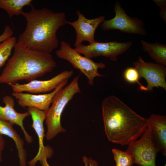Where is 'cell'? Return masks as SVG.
I'll return each mask as SVG.
<instances>
[{
    "label": "cell",
    "instance_id": "obj_1",
    "mask_svg": "<svg viewBox=\"0 0 166 166\" xmlns=\"http://www.w3.org/2000/svg\"><path fill=\"white\" fill-rule=\"evenodd\" d=\"M30 6V11H22L21 13L27 24L16 44L29 50L51 54L58 45L57 30L67 24L65 14L63 12H53L45 8L38 10L32 4Z\"/></svg>",
    "mask_w": 166,
    "mask_h": 166
},
{
    "label": "cell",
    "instance_id": "obj_2",
    "mask_svg": "<svg viewBox=\"0 0 166 166\" xmlns=\"http://www.w3.org/2000/svg\"><path fill=\"white\" fill-rule=\"evenodd\" d=\"M102 111L105 132L112 143L128 145L140 137L148 127L147 119L115 96L103 99Z\"/></svg>",
    "mask_w": 166,
    "mask_h": 166
},
{
    "label": "cell",
    "instance_id": "obj_3",
    "mask_svg": "<svg viewBox=\"0 0 166 166\" xmlns=\"http://www.w3.org/2000/svg\"><path fill=\"white\" fill-rule=\"evenodd\" d=\"M11 57L0 75V84L35 80L52 71L56 63L52 55L22 48L15 44Z\"/></svg>",
    "mask_w": 166,
    "mask_h": 166
},
{
    "label": "cell",
    "instance_id": "obj_4",
    "mask_svg": "<svg viewBox=\"0 0 166 166\" xmlns=\"http://www.w3.org/2000/svg\"><path fill=\"white\" fill-rule=\"evenodd\" d=\"M80 76V75L76 76L55 94L51 106L45 112L47 127L45 136L47 140H52L59 133L66 131L61 124V116L67 104L76 94L81 92L79 82Z\"/></svg>",
    "mask_w": 166,
    "mask_h": 166
},
{
    "label": "cell",
    "instance_id": "obj_5",
    "mask_svg": "<svg viewBox=\"0 0 166 166\" xmlns=\"http://www.w3.org/2000/svg\"><path fill=\"white\" fill-rule=\"evenodd\" d=\"M55 54L58 58L67 61L75 69L79 70L86 76L90 85H93L95 78L104 76L99 73L98 70L104 68L105 64L101 62H95L81 55L65 41H61L60 48Z\"/></svg>",
    "mask_w": 166,
    "mask_h": 166
},
{
    "label": "cell",
    "instance_id": "obj_6",
    "mask_svg": "<svg viewBox=\"0 0 166 166\" xmlns=\"http://www.w3.org/2000/svg\"><path fill=\"white\" fill-rule=\"evenodd\" d=\"M140 137L128 145L126 151L132 156L134 163L139 166H156L157 154L160 150L154 140L148 125Z\"/></svg>",
    "mask_w": 166,
    "mask_h": 166
},
{
    "label": "cell",
    "instance_id": "obj_7",
    "mask_svg": "<svg viewBox=\"0 0 166 166\" xmlns=\"http://www.w3.org/2000/svg\"><path fill=\"white\" fill-rule=\"evenodd\" d=\"M115 17L110 19L104 20L100 24L104 31L118 30L128 34L142 35L146 34L142 21L137 18L130 17L126 13L118 1L114 6Z\"/></svg>",
    "mask_w": 166,
    "mask_h": 166
},
{
    "label": "cell",
    "instance_id": "obj_8",
    "mask_svg": "<svg viewBox=\"0 0 166 166\" xmlns=\"http://www.w3.org/2000/svg\"><path fill=\"white\" fill-rule=\"evenodd\" d=\"M132 44L131 42H96L87 45L81 44L75 47L74 49L80 54L90 59L96 57L103 56L108 57L112 61H115L117 59V56L128 50Z\"/></svg>",
    "mask_w": 166,
    "mask_h": 166
},
{
    "label": "cell",
    "instance_id": "obj_9",
    "mask_svg": "<svg viewBox=\"0 0 166 166\" xmlns=\"http://www.w3.org/2000/svg\"><path fill=\"white\" fill-rule=\"evenodd\" d=\"M73 74L72 70H65L46 80H34L27 83L10 84L13 92H27L30 93H44L52 92L64 82L68 81Z\"/></svg>",
    "mask_w": 166,
    "mask_h": 166
},
{
    "label": "cell",
    "instance_id": "obj_10",
    "mask_svg": "<svg viewBox=\"0 0 166 166\" xmlns=\"http://www.w3.org/2000/svg\"><path fill=\"white\" fill-rule=\"evenodd\" d=\"M133 65L140 77H143L146 80L148 91H152L154 88L159 87L166 90V68L164 65L146 62L140 56Z\"/></svg>",
    "mask_w": 166,
    "mask_h": 166
},
{
    "label": "cell",
    "instance_id": "obj_11",
    "mask_svg": "<svg viewBox=\"0 0 166 166\" xmlns=\"http://www.w3.org/2000/svg\"><path fill=\"white\" fill-rule=\"evenodd\" d=\"M77 14L78 16L77 20L67 22V24L73 27L76 33L74 46L81 44L84 41H87L89 44L94 43L96 42L94 38L96 30L105 20V17L101 15L94 18L89 19L79 10L77 11Z\"/></svg>",
    "mask_w": 166,
    "mask_h": 166
},
{
    "label": "cell",
    "instance_id": "obj_12",
    "mask_svg": "<svg viewBox=\"0 0 166 166\" xmlns=\"http://www.w3.org/2000/svg\"><path fill=\"white\" fill-rule=\"evenodd\" d=\"M27 111L31 116L33 123L31 126L35 131L38 138L39 149L36 156L29 162L30 166H35L36 164L43 157L50 158L53 155L52 149L49 146L45 147L43 140L45 135L44 121L45 119V113L44 111L32 107L27 108Z\"/></svg>",
    "mask_w": 166,
    "mask_h": 166
},
{
    "label": "cell",
    "instance_id": "obj_13",
    "mask_svg": "<svg viewBox=\"0 0 166 166\" xmlns=\"http://www.w3.org/2000/svg\"><path fill=\"white\" fill-rule=\"evenodd\" d=\"M68 81L64 82L48 93L36 95L13 92L12 95L17 100L18 105L23 108L34 107L45 112L50 107L55 94L66 85Z\"/></svg>",
    "mask_w": 166,
    "mask_h": 166
},
{
    "label": "cell",
    "instance_id": "obj_14",
    "mask_svg": "<svg viewBox=\"0 0 166 166\" xmlns=\"http://www.w3.org/2000/svg\"><path fill=\"white\" fill-rule=\"evenodd\" d=\"M2 102L5 106L0 105V120L9 122L12 124L19 126L24 134L27 142L30 143L33 141L32 137L26 132L23 125V121L27 117L30 115L27 111L24 113H19L14 109V100L13 98L9 95L4 96L2 98Z\"/></svg>",
    "mask_w": 166,
    "mask_h": 166
},
{
    "label": "cell",
    "instance_id": "obj_15",
    "mask_svg": "<svg viewBox=\"0 0 166 166\" xmlns=\"http://www.w3.org/2000/svg\"><path fill=\"white\" fill-rule=\"evenodd\" d=\"M154 140L163 155H166V117L152 114L147 119Z\"/></svg>",
    "mask_w": 166,
    "mask_h": 166
},
{
    "label": "cell",
    "instance_id": "obj_16",
    "mask_svg": "<svg viewBox=\"0 0 166 166\" xmlns=\"http://www.w3.org/2000/svg\"><path fill=\"white\" fill-rule=\"evenodd\" d=\"M14 125L9 122L0 120V134L13 140L17 150L20 166H26L27 154L24 148V142L13 128Z\"/></svg>",
    "mask_w": 166,
    "mask_h": 166
},
{
    "label": "cell",
    "instance_id": "obj_17",
    "mask_svg": "<svg viewBox=\"0 0 166 166\" xmlns=\"http://www.w3.org/2000/svg\"><path fill=\"white\" fill-rule=\"evenodd\" d=\"M142 49L147 52L149 57L157 63L166 65V45L159 42L150 43L140 41Z\"/></svg>",
    "mask_w": 166,
    "mask_h": 166
},
{
    "label": "cell",
    "instance_id": "obj_18",
    "mask_svg": "<svg viewBox=\"0 0 166 166\" xmlns=\"http://www.w3.org/2000/svg\"><path fill=\"white\" fill-rule=\"evenodd\" d=\"M31 0H0V9L7 12L11 19L14 15L21 14L23 8L31 5Z\"/></svg>",
    "mask_w": 166,
    "mask_h": 166
},
{
    "label": "cell",
    "instance_id": "obj_19",
    "mask_svg": "<svg viewBox=\"0 0 166 166\" xmlns=\"http://www.w3.org/2000/svg\"><path fill=\"white\" fill-rule=\"evenodd\" d=\"M17 41L16 38L12 36L0 43V68L9 59Z\"/></svg>",
    "mask_w": 166,
    "mask_h": 166
},
{
    "label": "cell",
    "instance_id": "obj_20",
    "mask_svg": "<svg viewBox=\"0 0 166 166\" xmlns=\"http://www.w3.org/2000/svg\"><path fill=\"white\" fill-rule=\"evenodd\" d=\"M112 151L116 166H132L134 164L132 156L127 151L113 148Z\"/></svg>",
    "mask_w": 166,
    "mask_h": 166
},
{
    "label": "cell",
    "instance_id": "obj_21",
    "mask_svg": "<svg viewBox=\"0 0 166 166\" xmlns=\"http://www.w3.org/2000/svg\"><path fill=\"white\" fill-rule=\"evenodd\" d=\"M124 78L130 83H137L139 86L140 89L142 91H148L146 87L142 85L139 81V75L137 70L134 67H128L124 71Z\"/></svg>",
    "mask_w": 166,
    "mask_h": 166
},
{
    "label": "cell",
    "instance_id": "obj_22",
    "mask_svg": "<svg viewBox=\"0 0 166 166\" xmlns=\"http://www.w3.org/2000/svg\"><path fill=\"white\" fill-rule=\"evenodd\" d=\"M153 2L160 8L159 14L160 17L166 23V1L165 0H153Z\"/></svg>",
    "mask_w": 166,
    "mask_h": 166
},
{
    "label": "cell",
    "instance_id": "obj_23",
    "mask_svg": "<svg viewBox=\"0 0 166 166\" xmlns=\"http://www.w3.org/2000/svg\"><path fill=\"white\" fill-rule=\"evenodd\" d=\"M13 31L9 25L6 26L2 34L0 35V43L12 36Z\"/></svg>",
    "mask_w": 166,
    "mask_h": 166
},
{
    "label": "cell",
    "instance_id": "obj_24",
    "mask_svg": "<svg viewBox=\"0 0 166 166\" xmlns=\"http://www.w3.org/2000/svg\"><path fill=\"white\" fill-rule=\"evenodd\" d=\"M5 145V141L2 135L0 134V162L2 160V153Z\"/></svg>",
    "mask_w": 166,
    "mask_h": 166
},
{
    "label": "cell",
    "instance_id": "obj_25",
    "mask_svg": "<svg viewBox=\"0 0 166 166\" xmlns=\"http://www.w3.org/2000/svg\"><path fill=\"white\" fill-rule=\"evenodd\" d=\"M88 162L89 166H98L97 162L91 157L88 158Z\"/></svg>",
    "mask_w": 166,
    "mask_h": 166
},
{
    "label": "cell",
    "instance_id": "obj_26",
    "mask_svg": "<svg viewBox=\"0 0 166 166\" xmlns=\"http://www.w3.org/2000/svg\"><path fill=\"white\" fill-rule=\"evenodd\" d=\"M47 159L46 157H44L39 160L42 166H50L47 162Z\"/></svg>",
    "mask_w": 166,
    "mask_h": 166
},
{
    "label": "cell",
    "instance_id": "obj_27",
    "mask_svg": "<svg viewBox=\"0 0 166 166\" xmlns=\"http://www.w3.org/2000/svg\"><path fill=\"white\" fill-rule=\"evenodd\" d=\"M83 162L84 163L85 166H89L88 162V158L85 156H84L82 158Z\"/></svg>",
    "mask_w": 166,
    "mask_h": 166
}]
</instances>
